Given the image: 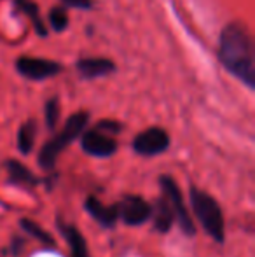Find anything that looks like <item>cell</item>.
I'll return each instance as SVG.
<instances>
[{"label": "cell", "instance_id": "1", "mask_svg": "<svg viewBox=\"0 0 255 257\" xmlns=\"http://www.w3.org/2000/svg\"><path fill=\"white\" fill-rule=\"evenodd\" d=\"M218 58L229 74L250 89L255 88L253 42L241 23H229L224 27L218 42Z\"/></svg>", "mask_w": 255, "mask_h": 257}, {"label": "cell", "instance_id": "2", "mask_svg": "<svg viewBox=\"0 0 255 257\" xmlns=\"http://www.w3.org/2000/svg\"><path fill=\"white\" fill-rule=\"evenodd\" d=\"M189 201H191V215L199 222L201 229L215 241L222 245L225 241V217L218 201L206 191L192 186L189 189Z\"/></svg>", "mask_w": 255, "mask_h": 257}, {"label": "cell", "instance_id": "3", "mask_svg": "<svg viewBox=\"0 0 255 257\" xmlns=\"http://www.w3.org/2000/svg\"><path fill=\"white\" fill-rule=\"evenodd\" d=\"M89 122V114L84 110L75 112L67 119V122L63 124V128L60 130V133H56L53 139H49L44 146L41 147L37 156V163L46 173H51L56 168L60 154L70 146L74 140H77L82 133L86 132Z\"/></svg>", "mask_w": 255, "mask_h": 257}, {"label": "cell", "instance_id": "4", "mask_svg": "<svg viewBox=\"0 0 255 257\" xmlns=\"http://www.w3.org/2000/svg\"><path fill=\"white\" fill-rule=\"evenodd\" d=\"M159 186L163 191V196L166 198V201L170 203L171 210L175 213V220L180 226V231L187 236H194L197 233L196 222H194L191 212H189L187 205H185L184 194L180 191V186L177 184V180L171 175H161L159 177Z\"/></svg>", "mask_w": 255, "mask_h": 257}, {"label": "cell", "instance_id": "5", "mask_svg": "<svg viewBox=\"0 0 255 257\" xmlns=\"http://www.w3.org/2000/svg\"><path fill=\"white\" fill-rule=\"evenodd\" d=\"M133 151L142 158H154V156L164 154L171 146V139L168 135L166 130L159 128V126H152L133 139Z\"/></svg>", "mask_w": 255, "mask_h": 257}, {"label": "cell", "instance_id": "6", "mask_svg": "<svg viewBox=\"0 0 255 257\" xmlns=\"http://www.w3.org/2000/svg\"><path fill=\"white\" fill-rule=\"evenodd\" d=\"M117 205L119 220H123L129 227H138L149 222L152 217V203L138 194H128Z\"/></svg>", "mask_w": 255, "mask_h": 257}, {"label": "cell", "instance_id": "7", "mask_svg": "<svg viewBox=\"0 0 255 257\" xmlns=\"http://www.w3.org/2000/svg\"><path fill=\"white\" fill-rule=\"evenodd\" d=\"M16 70L28 81H46L49 77H55L63 70L62 63L46 58L21 56L16 60Z\"/></svg>", "mask_w": 255, "mask_h": 257}, {"label": "cell", "instance_id": "8", "mask_svg": "<svg viewBox=\"0 0 255 257\" xmlns=\"http://www.w3.org/2000/svg\"><path fill=\"white\" fill-rule=\"evenodd\" d=\"M81 147L93 158H110L117 151V140L100 130L91 128L81 135Z\"/></svg>", "mask_w": 255, "mask_h": 257}, {"label": "cell", "instance_id": "9", "mask_svg": "<svg viewBox=\"0 0 255 257\" xmlns=\"http://www.w3.org/2000/svg\"><path fill=\"white\" fill-rule=\"evenodd\" d=\"M4 168H6V172H7V180H9V184H14V186L39 187L48 182V180L35 175L28 166H25L23 163L18 161V159H6V161H4Z\"/></svg>", "mask_w": 255, "mask_h": 257}, {"label": "cell", "instance_id": "10", "mask_svg": "<svg viewBox=\"0 0 255 257\" xmlns=\"http://www.w3.org/2000/svg\"><path fill=\"white\" fill-rule=\"evenodd\" d=\"M84 208L93 220L100 224L105 229H112L119 220V213H117V205H105L98 200L96 196H88L84 200Z\"/></svg>", "mask_w": 255, "mask_h": 257}, {"label": "cell", "instance_id": "11", "mask_svg": "<svg viewBox=\"0 0 255 257\" xmlns=\"http://www.w3.org/2000/svg\"><path fill=\"white\" fill-rule=\"evenodd\" d=\"M56 227L62 233L63 240L67 241L70 257H89L88 241H86L84 234L79 231V227L75 224H68L63 219L56 217Z\"/></svg>", "mask_w": 255, "mask_h": 257}, {"label": "cell", "instance_id": "12", "mask_svg": "<svg viewBox=\"0 0 255 257\" xmlns=\"http://www.w3.org/2000/svg\"><path fill=\"white\" fill-rule=\"evenodd\" d=\"M77 70L84 79H98L116 72V63L109 58H82L77 61Z\"/></svg>", "mask_w": 255, "mask_h": 257}, {"label": "cell", "instance_id": "13", "mask_svg": "<svg viewBox=\"0 0 255 257\" xmlns=\"http://www.w3.org/2000/svg\"><path fill=\"white\" fill-rule=\"evenodd\" d=\"M152 222H154V229L161 234H166L171 231L175 224V213L171 210L170 203L166 201V198L161 196L156 200V203L152 205Z\"/></svg>", "mask_w": 255, "mask_h": 257}, {"label": "cell", "instance_id": "14", "mask_svg": "<svg viewBox=\"0 0 255 257\" xmlns=\"http://www.w3.org/2000/svg\"><path fill=\"white\" fill-rule=\"evenodd\" d=\"M20 227L25 231L27 234H30L34 240H37L42 247L49 248V250H56V240L53 238V234H49L41 224H37L35 220L28 219V217H21L20 219Z\"/></svg>", "mask_w": 255, "mask_h": 257}, {"label": "cell", "instance_id": "15", "mask_svg": "<svg viewBox=\"0 0 255 257\" xmlns=\"http://www.w3.org/2000/svg\"><path fill=\"white\" fill-rule=\"evenodd\" d=\"M35 139H37V122L34 119H28L20 126L16 135V146L23 156H28L35 147Z\"/></svg>", "mask_w": 255, "mask_h": 257}, {"label": "cell", "instance_id": "16", "mask_svg": "<svg viewBox=\"0 0 255 257\" xmlns=\"http://www.w3.org/2000/svg\"><path fill=\"white\" fill-rule=\"evenodd\" d=\"M14 6L20 13L27 14L32 20V25H34L35 32H37L39 37H48V28H46L44 21L41 18V13H39V6L34 2V0H14Z\"/></svg>", "mask_w": 255, "mask_h": 257}, {"label": "cell", "instance_id": "17", "mask_svg": "<svg viewBox=\"0 0 255 257\" xmlns=\"http://www.w3.org/2000/svg\"><path fill=\"white\" fill-rule=\"evenodd\" d=\"M44 119H46V126L49 130H55L58 126L60 121V102L58 98H49L44 105Z\"/></svg>", "mask_w": 255, "mask_h": 257}, {"label": "cell", "instance_id": "18", "mask_svg": "<svg viewBox=\"0 0 255 257\" xmlns=\"http://www.w3.org/2000/svg\"><path fill=\"white\" fill-rule=\"evenodd\" d=\"M49 25L55 32H65L68 27V14L65 7H53L49 13Z\"/></svg>", "mask_w": 255, "mask_h": 257}, {"label": "cell", "instance_id": "19", "mask_svg": "<svg viewBox=\"0 0 255 257\" xmlns=\"http://www.w3.org/2000/svg\"><path fill=\"white\" fill-rule=\"evenodd\" d=\"M95 128L100 130V132H103V133H107V135H110V137H114V135H117V133L123 132V124L117 122V121H112V119H103V121L96 122Z\"/></svg>", "mask_w": 255, "mask_h": 257}, {"label": "cell", "instance_id": "20", "mask_svg": "<svg viewBox=\"0 0 255 257\" xmlns=\"http://www.w3.org/2000/svg\"><path fill=\"white\" fill-rule=\"evenodd\" d=\"M65 6L68 7H75V9H81V11H89L93 6L91 0H62Z\"/></svg>", "mask_w": 255, "mask_h": 257}, {"label": "cell", "instance_id": "21", "mask_svg": "<svg viewBox=\"0 0 255 257\" xmlns=\"http://www.w3.org/2000/svg\"><path fill=\"white\" fill-rule=\"evenodd\" d=\"M25 247V240H21V238H13V241H11V254L14 257H18L21 254V250H23Z\"/></svg>", "mask_w": 255, "mask_h": 257}]
</instances>
